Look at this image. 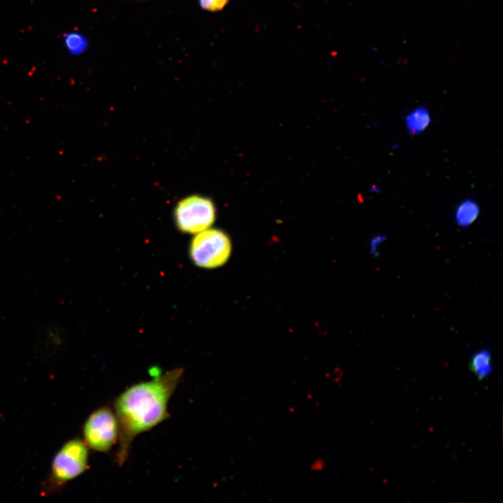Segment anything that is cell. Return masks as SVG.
I'll list each match as a JSON object with an SVG mask.
<instances>
[{
  "label": "cell",
  "mask_w": 503,
  "mask_h": 503,
  "mask_svg": "<svg viewBox=\"0 0 503 503\" xmlns=\"http://www.w3.org/2000/svg\"><path fill=\"white\" fill-rule=\"evenodd\" d=\"M67 44L73 52L77 53L82 51L87 45L85 39L82 36L75 34L68 37Z\"/></svg>",
  "instance_id": "obj_9"
},
{
  "label": "cell",
  "mask_w": 503,
  "mask_h": 503,
  "mask_svg": "<svg viewBox=\"0 0 503 503\" xmlns=\"http://www.w3.org/2000/svg\"><path fill=\"white\" fill-rule=\"evenodd\" d=\"M470 368L479 379H482L492 372L491 353L488 349L479 350L474 353Z\"/></svg>",
  "instance_id": "obj_8"
},
{
  "label": "cell",
  "mask_w": 503,
  "mask_h": 503,
  "mask_svg": "<svg viewBox=\"0 0 503 503\" xmlns=\"http://www.w3.org/2000/svg\"><path fill=\"white\" fill-rule=\"evenodd\" d=\"M229 0H199L201 7L210 11L221 10Z\"/></svg>",
  "instance_id": "obj_10"
},
{
  "label": "cell",
  "mask_w": 503,
  "mask_h": 503,
  "mask_svg": "<svg viewBox=\"0 0 503 503\" xmlns=\"http://www.w3.org/2000/svg\"><path fill=\"white\" fill-rule=\"evenodd\" d=\"M431 123V115L428 109L418 105L409 111L404 118V124L411 136L423 133Z\"/></svg>",
  "instance_id": "obj_6"
},
{
  "label": "cell",
  "mask_w": 503,
  "mask_h": 503,
  "mask_svg": "<svg viewBox=\"0 0 503 503\" xmlns=\"http://www.w3.org/2000/svg\"><path fill=\"white\" fill-rule=\"evenodd\" d=\"M88 467V449L80 439L67 442L55 455L51 467L50 481L61 486L82 474Z\"/></svg>",
  "instance_id": "obj_4"
},
{
  "label": "cell",
  "mask_w": 503,
  "mask_h": 503,
  "mask_svg": "<svg viewBox=\"0 0 503 503\" xmlns=\"http://www.w3.org/2000/svg\"><path fill=\"white\" fill-rule=\"evenodd\" d=\"M189 252L191 258L196 265L214 268L228 261L231 244L223 231L207 228L196 234L191 242Z\"/></svg>",
  "instance_id": "obj_2"
},
{
  "label": "cell",
  "mask_w": 503,
  "mask_h": 503,
  "mask_svg": "<svg viewBox=\"0 0 503 503\" xmlns=\"http://www.w3.org/2000/svg\"><path fill=\"white\" fill-rule=\"evenodd\" d=\"M325 465V462L322 459L315 460L311 465V469L313 471H320Z\"/></svg>",
  "instance_id": "obj_12"
},
{
  "label": "cell",
  "mask_w": 503,
  "mask_h": 503,
  "mask_svg": "<svg viewBox=\"0 0 503 503\" xmlns=\"http://www.w3.org/2000/svg\"><path fill=\"white\" fill-rule=\"evenodd\" d=\"M480 214L479 203L472 198L461 201L454 212V220L461 228H466L473 224Z\"/></svg>",
  "instance_id": "obj_7"
},
{
  "label": "cell",
  "mask_w": 503,
  "mask_h": 503,
  "mask_svg": "<svg viewBox=\"0 0 503 503\" xmlns=\"http://www.w3.org/2000/svg\"><path fill=\"white\" fill-rule=\"evenodd\" d=\"M119 423L111 409L107 407L95 410L83 427L86 444L94 451L108 452L119 438Z\"/></svg>",
  "instance_id": "obj_5"
},
{
  "label": "cell",
  "mask_w": 503,
  "mask_h": 503,
  "mask_svg": "<svg viewBox=\"0 0 503 503\" xmlns=\"http://www.w3.org/2000/svg\"><path fill=\"white\" fill-rule=\"evenodd\" d=\"M174 217L178 228L184 233L196 234L209 228L216 218L212 201L205 196L192 195L177 205Z\"/></svg>",
  "instance_id": "obj_3"
},
{
  "label": "cell",
  "mask_w": 503,
  "mask_h": 503,
  "mask_svg": "<svg viewBox=\"0 0 503 503\" xmlns=\"http://www.w3.org/2000/svg\"><path fill=\"white\" fill-rule=\"evenodd\" d=\"M182 375V368L172 370L130 386L117 398L114 407L119 429L117 453L119 465L127 459L131 444L138 435L167 418L168 401Z\"/></svg>",
  "instance_id": "obj_1"
},
{
  "label": "cell",
  "mask_w": 503,
  "mask_h": 503,
  "mask_svg": "<svg viewBox=\"0 0 503 503\" xmlns=\"http://www.w3.org/2000/svg\"><path fill=\"white\" fill-rule=\"evenodd\" d=\"M371 190H372L373 192H374V193L379 192V188H378V187H377V186H375V185L372 187V189H371Z\"/></svg>",
  "instance_id": "obj_14"
},
{
  "label": "cell",
  "mask_w": 503,
  "mask_h": 503,
  "mask_svg": "<svg viewBox=\"0 0 503 503\" xmlns=\"http://www.w3.org/2000/svg\"><path fill=\"white\" fill-rule=\"evenodd\" d=\"M386 239V235L381 234L375 235L372 238L370 243V253L374 257L379 255V245L382 243Z\"/></svg>",
  "instance_id": "obj_11"
},
{
  "label": "cell",
  "mask_w": 503,
  "mask_h": 503,
  "mask_svg": "<svg viewBox=\"0 0 503 503\" xmlns=\"http://www.w3.org/2000/svg\"><path fill=\"white\" fill-rule=\"evenodd\" d=\"M379 62L384 66H388V64H387L386 61H385L382 59H379Z\"/></svg>",
  "instance_id": "obj_13"
}]
</instances>
